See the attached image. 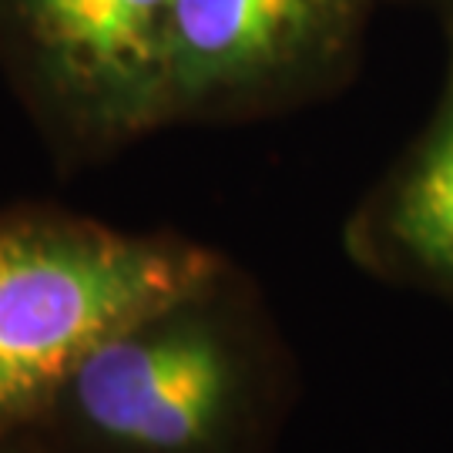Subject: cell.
I'll return each mask as SVG.
<instances>
[{"mask_svg":"<svg viewBox=\"0 0 453 453\" xmlns=\"http://www.w3.org/2000/svg\"><path fill=\"white\" fill-rule=\"evenodd\" d=\"M289 389L279 342L222 265L88 349L31 430L50 453H269Z\"/></svg>","mask_w":453,"mask_h":453,"instance_id":"6da1fadb","label":"cell"},{"mask_svg":"<svg viewBox=\"0 0 453 453\" xmlns=\"http://www.w3.org/2000/svg\"><path fill=\"white\" fill-rule=\"evenodd\" d=\"M363 0H175L168 118L273 91L349 41Z\"/></svg>","mask_w":453,"mask_h":453,"instance_id":"277c9868","label":"cell"},{"mask_svg":"<svg viewBox=\"0 0 453 453\" xmlns=\"http://www.w3.org/2000/svg\"><path fill=\"white\" fill-rule=\"evenodd\" d=\"M226 262L179 235H134L61 209L0 211V437L31 430L118 326Z\"/></svg>","mask_w":453,"mask_h":453,"instance_id":"7a4b0ae2","label":"cell"},{"mask_svg":"<svg viewBox=\"0 0 453 453\" xmlns=\"http://www.w3.org/2000/svg\"><path fill=\"white\" fill-rule=\"evenodd\" d=\"M357 245L387 273L453 292V65L434 125L359 219Z\"/></svg>","mask_w":453,"mask_h":453,"instance_id":"5b68a950","label":"cell"},{"mask_svg":"<svg viewBox=\"0 0 453 453\" xmlns=\"http://www.w3.org/2000/svg\"><path fill=\"white\" fill-rule=\"evenodd\" d=\"M0 453H50V447L34 430H17L0 437Z\"/></svg>","mask_w":453,"mask_h":453,"instance_id":"8992f818","label":"cell"},{"mask_svg":"<svg viewBox=\"0 0 453 453\" xmlns=\"http://www.w3.org/2000/svg\"><path fill=\"white\" fill-rule=\"evenodd\" d=\"M58 121L108 148L168 121L175 0H4Z\"/></svg>","mask_w":453,"mask_h":453,"instance_id":"3957f363","label":"cell"}]
</instances>
